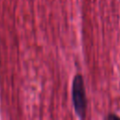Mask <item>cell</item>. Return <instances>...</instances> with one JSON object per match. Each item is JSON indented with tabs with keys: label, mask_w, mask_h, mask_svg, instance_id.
I'll list each match as a JSON object with an SVG mask.
<instances>
[{
	"label": "cell",
	"mask_w": 120,
	"mask_h": 120,
	"mask_svg": "<svg viewBox=\"0 0 120 120\" xmlns=\"http://www.w3.org/2000/svg\"><path fill=\"white\" fill-rule=\"evenodd\" d=\"M106 118H108V119H112H112H120L117 115H113V114H112V115H108Z\"/></svg>",
	"instance_id": "cell-2"
},
{
	"label": "cell",
	"mask_w": 120,
	"mask_h": 120,
	"mask_svg": "<svg viewBox=\"0 0 120 120\" xmlns=\"http://www.w3.org/2000/svg\"><path fill=\"white\" fill-rule=\"evenodd\" d=\"M72 102L77 115L83 118L86 112V98L84 83L81 75H77L72 82Z\"/></svg>",
	"instance_id": "cell-1"
}]
</instances>
